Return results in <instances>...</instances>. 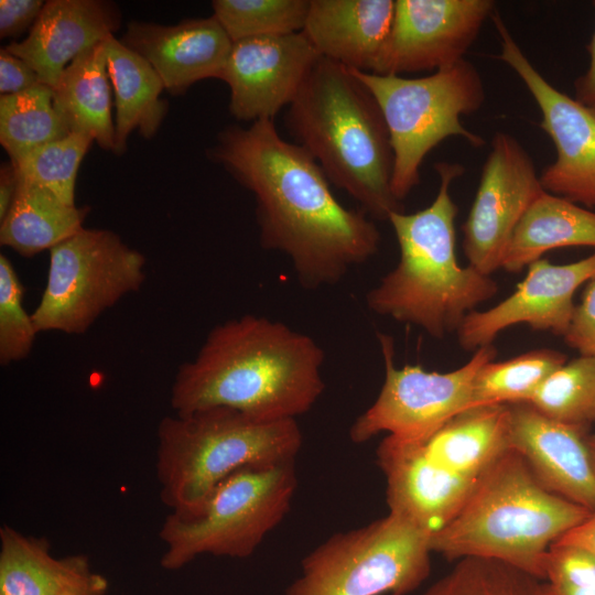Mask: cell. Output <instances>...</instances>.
I'll return each mask as SVG.
<instances>
[{
  "label": "cell",
  "mask_w": 595,
  "mask_h": 595,
  "mask_svg": "<svg viewBox=\"0 0 595 595\" xmlns=\"http://www.w3.org/2000/svg\"><path fill=\"white\" fill-rule=\"evenodd\" d=\"M209 155L253 194L260 245L285 255L304 289L336 284L379 251L374 219L342 205L318 163L273 119L226 127Z\"/></svg>",
  "instance_id": "obj_1"
},
{
  "label": "cell",
  "mask_w": 595,
  "mask_h": 595,
  "mask_svg": "<svg viewBox=\"0 0 595 595\" xmlns=\"http://www.w3.org/2000/svg\"><path fill=\"white\" fill-rule=\"evenodd\" d=\"M324 349L311 336L246 314L210 329L171 388L175 414L228 408L262 421L296 420L325 389Z\"/></svg>",
  "instance_id": "obj_2"
},
{
  "label": "cell",
  "mask_w": 595,
  "mask_h": 595,
  "mask_svg": "<svg viewBox=\"0 0 595 595\" xmlns=\"http://www.w3.org/2000/svg\"><path fill=\"white\" fill-rule=\"evenodd\" d=\"M437 194L425 208L390 214L400 258L366 294L367 307L400 323L422 328L435 338L456 332L464 317L498 291L497 282L455 256L458 208L451 185L464 173L459 163L437 162Z\"/></svg>",
  "instance_id": "obj_3"
},
{
  "label": "cell",
  "mask_w": 595,
  "mask_h": 595,
  "mask_svg": "<svg viewBox=\"0 0 595 595\" xmlns=\"http://www.w3.org/2000/svg\"><path fill=\"white\" fill-rule=\"evenodd\" d=\"M285 128L372 219L401 209L392 192L393 152L381 110L353 72L321 56L289 105Z\"/></svg>",
  "instance_id": "obj_4"
},
{
  "label": "cell",
  "mask_w": 595,
  "mask_h": 595,
  "mask_svg": "<svg viewBox=\"0 0 595 595\" xmlns=\"http://www.w3.org/2000/svg\"><path fill=\"white\" fill-rule=\"evenodd\" d=\"M591 512L545 489L523 457L509 448L457 513L432 533L431 550L450 560L502 562L544 580L550 547Z\"/></svg>",
  "instance_id": "obj_5"
},
{
  "label": "cell",
  "mask_w": 595,
  "mask_h": 595,
  "mask_svg": "<svg viewBox=\"0 0 595 595\" xmlns=\"http://www.w3.org/2000/svg\"><path fill=\"white\" fill-rule=\"evenodd\" d=\"M302 440L296 420L262 421L228 408L165 416L155 463L162 502L188 513L242 468L295 461Z\"/></svg>",
  "instance_id": "obj_6"
},
{
  "label": "cell",
  "mask_w": 595,
  "mask_h": 595,
  "mask_svg": "<svg viewBox=\"0 0 595 595\" xmlns=\"http://www.w3.org/2000/svg\"><path fill=\"white\" fill-rule=\"evenodd\" d=\"M349 69L374 96L385 118L393 152L392 192L399 202L420 183L425 156L443 140L459 137L475 148L485 144L461 122L486 97L479 72L465 58L418 78Z\"/></svg>",
  "instance_id": "obj_7"
},
{
  "label": "cell",
  "mask_w": 595,
  "mask_h": 595,
  "mask_svg": "<svg viewBox=\"0 0 595 595\" xmlns=\"http://www.w3.org/2000/svg\"><path fill=\"white\" fill-rule=\"evenodd\" d=\"M294 462L242 468L193 511L171 512L160 530L161 566L180 570L204 554L250 556L291 508L298 487Z\"/></svg>",
  "instance_id": "obj_8"
},
{
  "label": "cell",
  "mask_w": 595,
  "mask_h": 595,
  "mask_svg": "<svg viewBox=\"0 0 595 595\" xmlns=\"http://www.w3.org/2000/svg\"><path fill=\"white\" fill-rule=\"evenodd\" d=\"M432 532L389 512L327 538L285 595H407L429 576Z\"/></svg>",
  "instance_id": "obj_9"
},
{
  "label": "cell",
  "mask_w": 595,
  "mask_h": 595,
  "mask_svg": "<svg viewBox=\"0 0 595 595\" xmlns=\"http://www.w3.org/2000/svg\"><path fill=\"white\" fill-rule=\"evenodd\" d=\"M145 258L113 231L83 227L50 250L47 280L32 313L37 333L84 334L145 280Z\"/></svg>",
  "instance_id": "obj_10"
},
{
  "label": "cell",
  "mask_w": 595,
  "mask_h": 595,
  "mask_svg": "<svg viewBox=\"0 0 595 595\" xmlns=\"http://www.w3.org/2000/svg\"><path fill=\"white\" fill-rule=\"evenodd\" d=\"M378 340L385 379L377 399L349 429V439L357 444L382 432L404 440L432 433L470 408L474 378L497 355L490 344L477 348L467 364L450 372L426 371L414 365L398 368L393 339L379 333Z\"/></svg>",
  "instance_id": "obj_11"
},
{
  "label": "cell",
  "mask_w": 595,
  "mask_h": 595,
  "mask_svg": "<svg viewBox=\"0 0 595 595\" xmlns=\"http://www.w3.org/2000/svg\"><path fill=\"white\" fill-rule=\"evenodd\" d=\"M491 19L500 40V53L496 57L530 91L542 115L540 127L555 148V160L539 175L543 190L595 208V113L540 74L497 11Z\"/></svg>",
  "instance_id": "obj_12"
},
{
  "label": "cell",
  "mask_w": 595,
  "mask_h": 595,
  "mask_svg": "<svg viewBox=\"0 0 595 595\" xmlns=\"http://www.w3.org/2000/svg\"><path fill=\"white\" fill-rule=\"evenodd\" d=\"M543 191L528 152L512 136L497 132L462 227L468 264L488 275L502 268L518 223Z\"/></svg>",
  "instance_id": "obj_13"
},
{
  "label": "cell",
  "mask_w": 595,
  "mask_h": 595,
  "mask_svg": "<svg viewBox=\"0 0 595 595\" xmlns=\"http://www.w3.org/2000/svg\"><path fill=\"white\" fill-rule=\"evenodd\" d=\"M491 0H396L392 26L370 73L401 75L440 71L464 60Z\"/></svg>",
  "instance_id": "obj_14"
},
{
  "label": "cell",
  "mask_w": 595,
  "mask_h": 595,
  "mask_svg": "<svg viewBox=\"0 0 595 595\" xmlns=\"http://www.w3.org/2000/svg\"><path fill=\"white\" fill-rule=\"evenodd\" d=\"M321 57L303 32L232 42L220 75L238 120L273 119L296 97Z\"/></svg>",
  "instance_id": "obj_15"
},
{
  "label": "cell",
  "mask_w": 595,
  "mask_h": 595,
  "mask_svg": "<svg viewBox=\"0 0 595 595\" xmlns=\"http://www.w3.org/2000/svg\"><path fill=\"white\" fill-rule=\"evenodd\" d=\"M594 279L595 252L566 264L540 258L528 266L527 275L512 294L488 310H474L464 317L456 331L458 344L475 351L518 324L563 336L575 307L576 290Z\"/></svg>",
  "instance_id": "obj_16"
},
{
  "label": "cell",
  "mask_w": 595,
  "mask_h": 595,
  "mask_svg": "<svg viewBox=\"0 0 595 595\" xmlns=\"http://www.w3.org/2000/svg\"><path fill=\"white\" fill-rule=\"evenodd\" d=\"M588 429L553 420L528 402L509 404V443L552 494L595 511Z\"/></svg>",
  "instance_id": "obj_17"
},
{
  "label": "cell",
  "mask_w": 595,
  "mask_h": 595,
  "mask_svg": "<svg viewBox=\"0 0 595 595\" xmlns=\"http://www.w3.org/2000/svg\"><path fill=\"white\" fill-rule=\"evenodd\" d=\"M120 41L151 64L173 95L202 79L220 78L232 46L214 15L174 25L132 21Z\"/></svg>",
  "instance_id": "obj_18"
},
{
  "label": "cell",
  "mask_w": 595,
  "mask_h": 595,
  "mask_svg": "<svg viewBox=\"0 0 595 595\" xmlns=\"http://www.w3.org/2000/svg\"><path fill=\"white\" fill-rule=\"evenodd\" d=\"M376 454L389 512L432 533L457 513L478 483L441 470L409 440L387 435Z\"/></svg>",
  "instance_id": "obj_19"
},
{
  "label": "cell",
  "mask_w": 595,
  "mask_h": 595,
  "mask_svg": "<svg viewBox=\"0 0 595 595\" xmlns=\"http://www.w3.org/2000/svg\"><path fill=\"white\" fill-rule=\"evenodd\" d=\"M119 8L104 0L46 1L28 36L4 48L26 62L54 88L65 68L120 26Z\"/></svg>",
  "instance_id": "obj_20"
},
{
  "label": "cell",
  "mask_w": 595,
  "mask_h": 595,
  "mask_svg": "<svg viewBox=\"0 0 595 595\" xmlns=\"http://www.w3.org/2000/svg\"><path fill=\"white\" fill-rule=\"evenodd\" d=\"M394 0H310L303 33L321 56L372 72L390 33Z\"/></svg>",
  "instance_id": "obj_21"
},
{
  "label": "cell",
  "mask_w": 595,
  "mask_h": 595,
  "mask_svg": "<svg viewBox=\"0 0 595 595\" xmlns=\"http://www.w3.org/2000/svg\"><path fill=\"white\" fill-rule=\"evenodd\" d=\"M409 441L440 469L478 482L510 448L509 404L466 409L432 433Z\"/></svg>",
  "instance_id": "obj_22"
},
{
  "label": "cell",
  "mask_w": 595,
  "mask_h": 595,
  "mask_svg": "<svg viewBox=\"0 0 595 595\" xmlns=\"http://www.w3.org/2000/svg\"><path fill=\"white\" fill-rule=\"evenodd\" d=\"M101 577L84 555L55 558L45 539L0 528V595H65Z\"/></svg>",
  "instance_id": "obj_23"
},
{
  "label": "cell",
  "mask_w": 595,
  "mask_h": 595,
  "mask_svg": "<svg viewBox=\"0 0 595 595\" xmlns=\"http://www.w3.org/2000/svg\"><path fill=\"white\" fill-rule=\"evenodd\" d=\"M108 39L77 56L52 89L54 106L69 132L85 134L100 148L113 152L115 123L106 55Z\"/></svg>",
  "instance_id": "obj_24"
},
{
  "label": "cell",
  "mask_w": 595,
  "mask_h": 595,
  "mask_svg": "<svg viewBox=\"0 0 595 595\" xmlns=\"http://www.w3.org/2000/svg\"><path fill=\"white\" fill-rule=\"evenodd\" d=\"M106 55L116 105L113 152L120 155L133 130L145 139L154 137L167 102L160 98L164 85L151 64L115 35L107 40Z\"/></svg>",
  "instance_id": "obj_25"
},
{
  "label": "cell",
  "mask_w": 595,
  "mask_h": 595,
  "mask_svg": "<svg viewBox=\"0 0 595 595\" xmlns=\"http://www.w3.org/2000/svg\"><path fill=\"white\" fill-rule=\"evenodd\" d=\"M575 246L595 248V212L543 191L518 223L502 269L518 272L544 252Z\"/></svg>",
  "instance_id": "obj_26"
},
{
  "label": "cell",
  "mask_w": 595,
  "mask_h": 595,
  "mask_svg": "<svg viewBox=\"0 0 595 595\" xmlns=\"http://www.w3.org/2000/svg\"><path fill=\"white\" fill-rule=\"evenodd\" d=\"M89 210L19 178L13 203L0 220V242L24 257L50 251L84 227Z\"/></svg>",
  "instance_id": "obj_27"
},
{
  "label": "cell",
  "mask_w": 595,
  "mask_h": 595,
  "mask_svg": "<svg viewBox=\"0 0 595 595\" xmlns=\"http://www.w3.org/2000/svg\"><path fill=\"white\" fill-rule=\"evenodd\" d=\"M71 132L54 106L53 89L39 84L0 97V142L10 162Z\"/></svg>",
  "instance_id": "obj_28"
},
{
  "label": "cell",
  "mask_w": 595,
  "mask_h": 595,
  "mask_svg": "<svg viewBox=\"0 0 595 595\" xmlns=\"http://www.w3.org/2000/svg\"><path fill=\"white\" fill-rule=\"evenodd\" d=\"M566 356L558 350L534 349L504 361H488L477 371L470 408L529 402Z\"/></svg>",
  "instance_id": "obj_29"
},
{
  "label": "cell",
  "mask_w": 595,
  "mask_h": 595,
  "mask_svg": "<svg viewBox=\"0 0 595 595\" xmlns=\"http://www.w3.org/2000/svg\"><path fill=\"white\" fill-rule=\"evenodd\" d=\"M528 403L553 420L588 429L595 423V357L565 363Z\"/></svg>",
  "instance_id": "obj_30"
},
{
  "label": "cell",
  "mask_w": 595,
  "mask_h": 595,
  "mask_svg": "<svg viewBox=\"0 0 595 595\" xmlns=\"http://www.w3.org/2000/svg\"><path fill=\"white\" fill-rule=\"evenodd\" d=\"M213 15L232 42L302 32L310 0H215Z\"/></svg>",
  "instance_id": "obj_31"
},
{
  "label": "cell",
  "mask_w": 595,
  "mask_h": 595,
  "mask_svg": "<svg viewBox=\"0 0 595 595\" xmlns=\"http://www.w3.org/2000/svg\"><path fill=\"white\" fill-rule=\"evenodd\" d=\"M421 595H549L545 582L502 562L465 558Z\"/></svg>",
  "instance_id": "obj_32"
},
{
  "label": "cell",
  "mask_w": 595,
  "mask_h": 595,
  "mask_svg": "<svg viewBox=\"0 0 595 595\" xmlns=\"http://www.w3.org/2000/svg\"><path fill=\"white\" fill-rule=\"evenodd\" d=\"M93 141L85 134L72 132L11 163L15 166L20 180L39 185L63 202L75 205L78 167Z\"/></svg>",
  "instance_id": "obj_33"
},
{
  "label": "cell",
  "mask_w": 595,
  "mask_h": 595,
  "mask_svg": "<svg viewBox=\"0 0 595 595\" xmlns=\"http://www.w3.org/2000/svg\"><path fill=\"white\" fill-rule=\"evenodd\" d=\"M37 331L23 305V285L7 256L0 255V364L26 358Z\"/></svg>",
  "instance_id": "obj_34"
},
{
  "label": "cell",
  "mask_w": 595,
  "mask_h": 595,
  "mask_svg": "<svg viewBox=\"0 0 595 595\" xmlns=\"http://www.w3.org/2000/svg\"><path fill=\"white\" fill-rule=\"evenodd\" d=\"M543 581L549 595H595V555L555 542L547 553Z\"/></svg>",
  "instance_id": "obj_35"
},
{
  "label": "cell",
  "mask_w": 595,
  "mask_h": 595,
  "mask_svg": "<svg viewBox=\"0 0 595 595\" xmlns=\"http://www.w3.org/2000/svg\"><path fill=\"white\" fill-rule=\"evenodd\" d=\"M563 337L580 355L595 357V279L586 286L581 303L574 307Z\"/></svg>",
  "instance_id": "obj_36"
},
{
  "label": "cell",
  "mask_w": 595,
  "mask_h": 595,
  "mask_svg": "<svg viewBox=\"0 0 595 595\" xmlns=\"http://www.w3.org/2000/svg\"><path fill=\"white\" fill-rule=\"evenodd\" d=\"M45 2L41 0H1L0 36H18L32 29Z\"/></svg>",
  "instance_id": "obj_37"
},
{
  "label": "cell",
  "mask_w": 595,
  "mask_h": 595,
  "mask_svg": "<svg viewBox=\"0 0 595 595\" xmlns=\"http://www.w3.org/2000/svg\"><path fill=\"white\" fill-rule=\"evenodd\" d=\"M39 84L40 78L35 71L22 58L8 52L0 51V93L14 95L28 90Z\"/></svg>",
  "instance_id": "obj_38"
},
{
  "label": "cell",
  "mask_w": 595,
  "mask_h": 595,
  "mask_svg": "<svg viewBox=\"0 0 595 595\" xmlns=\"http://www.w3.org/2000/svg\"><path fill=\"white\" fill-rule=\"evenodd\" d=\"M587 52L589 57L588 67L575 80V99L595 113V30L587 45Z\"/></svg>",
  "instance_id": "obj_39"
},
{
  "label": "cell",
  "mask_w": 595,
  "mask_h": 595,
  "mask_svg": "<svg viewBox=\"0 0 595 595\" xmlns=\"http://www.w3.org/2000/svg\"><path fill=\"white\" fill-rule=\"evenodd\" d=\"M556 542L582 548L595 555V511Z\"/></svg>",
  "instance_id": "obj_40"
},
{
  "label": "cell",
  "mask_w": 595,
  "mask_h": 595,
  "mask_svg": "<svg viewBox=\"0 0 595 595\" xmlns=\"http://www.w3.org/2000/svg\"><path fill=\"white\" fill-rule=\"evenodd\" d=\"M19 187V175L15 166L9 162L0 170V220L9 212Z\"/></svg>",
  "instance_id": "obj_41"
},
{
  "label": "cell",
  "mask_w": 595,
  "mask_h": 595,
  "mask_svg": "<svg viewBox=\"0 0 595 595\" xmlns=\"http://www.w3.org/2000/svg\"><path fill=\"white\" fill-rule=\"evenodd\" d=\"M107 588H108V582L102 576L100 580H98L94 584L87 587H84L82 589L67 593L65 595H105L107 592Z\"/></svg>",
  "instance_id": "obj_42"
},
{
  "label": "cell",
  "mask_w": 595,
  "mask_h": 595,
  "mask_svg": "<svg viewBox=\"0 0 595 595\" xmlns=\"http://www.w3.org/2000/svg\"><path fill=\"white\" fill-rule=\"evenodd\" d=\"M586 445H587L591 463L595 473V434L586 436Z\"/></svg>",
  "instance_id": "obj_43"
}]
</instances>
